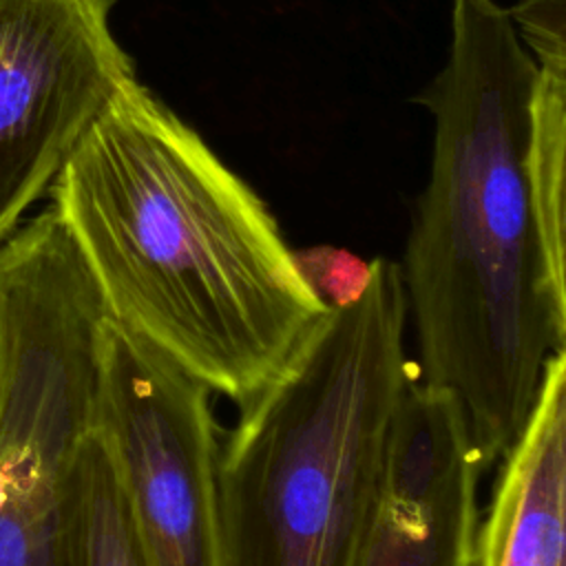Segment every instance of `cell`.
<instances>
[{
    "mask_svg": "<svg viewBox=\"0 0 566 566\" xmlns=\"http://www.w3.org/2000/svg\"><path fill=\"white\" fill-rule=\"evenodd\" d=\"M480 473L455 400L413 376L394 416L360 566H473Z\"/></svg>",
    "mask_w": 566,
    "mask_h": 566,
    "instance_id": "cell-6",
    "label": "cell"
},
{
    "mask_svg": "<svg viewBox=\"0 0 566 566\" xmlns=\"http://www.w3.org/2000/svg\"><path fill=\"white\" fill-rule=\"evenodd\" d=\"M500 460L473 566H564L566 352L548 360L533 411Z\"/></svg>",
    "mask_w": 566,
    "mask_h": 566,
    "instance_id": "cell-7",
    "label": "cell"
},
{
    "mask_svg": "<svg viewBox=\"0 0 566 566\" xmlns=\"http://www.w3.org/2000/svg\"><path fill=\"white\" fill-rule=\"evenodd\" d=\"M398 263L374 259L219 440V566H360L416 376Z\"/></svg>",
    "mask_w": 566,
    "mask_h": 566,
    "instance_id": "cell-2",
    "label": "cell"
},
{
    "mask_svg": "<svg viewBox=\"0 0 566 566\" xmlns=\"http://www.w3.org/2000/svg\"><path fill=\"white\" fill-rule=\"evenodd\" d=\"M95 433L115 467L146 566H219L212 391L108 316Z\"/></svg>",
    "mask_w": 566,
    "mask_h": 566,
    "instance_id": "cell-4",
    "label": "cell"
},
{
    "mask_svg": "<svg viewBox=\"0 0 566 566\" xmlns=\"http://www.w3.org/2000/svg\"><path fill=\"white\" fill-rule=\"evenodd\" d=\"M0 374H2V340H0Z\"/></svg>",
    "mask_w": 566,
    "mask_h": 566,
    "instance_id": "cell-10",
    "label": "cell"
},
{
    "mask_svg": "<svg viewBox=\"0 0 566 566\" xmlns=\"http://www.w3.org/2000/svg\"><path fill=\"white\" fill-rule=\"evenodd\" d=\"M73 548L75 566H146L115 467L95 427L75 462Z\"/></svg>",
    "mask_w": 566,
    "mask_h": 566,
    "instance_id": "cell-8",
    "label": "cell"
},
{
    "mask_svg": "<svg viewBox=\"0 0 566 566\" xmlns=\"http://www.w3.org/2000/svg\"><path fill=\"white\" fill-rule=\"evenodd\" d=\"M49 190L106 316L237 405L329 307L256 192L137 80Z\"/></svg>",
    "mask_w": 566,
    "mask_h": 566,
    "instance_id": "cell-1",
    "label": "cell"
},
{
    "mask_svg": "<svg viewBox=\"0 0 566 566\" xmlns=\"http://www.w3.org/2000/svg\"><path fill=\"white\" fill-rule=\"evenodd\" d=\"M506 11L535 64H566V0H520Z\"/></svg>",
    "mask_w": 566,
    "mask_h": 566,
    "instance_id": "cell-9",
    "label": "cell"
},
{
    "mask_svg": "<svg viewBox=\"0 0 566 566\" xmlns=\"http://www.w3.org/2000/svg\"><path fill=\"white\" fill-rule=\"evenodd\" d=\"M113 2L0 0V245L135 80L111 29Z\"/></svg>",
    "mask_w": 566,
    "mask_h": 566,
    "instance_id": "cell-5",
    "label": "cell"
},
{
    "mask_svg": "<svg viewBox=\"0 0 566 566\" xmlns=\"http://www.w3.org/2000/svg\"><path fill=\"white\" fill-rule=\"evenodd\" d=\"M104 318L53 206L0 245V566H75L73 478Z\"/></svg>",
    "mask_w": 566,
    "mask_h": 566,
    "instance_id": "cell-3",
    "label": "cell"
}]
</instances>
